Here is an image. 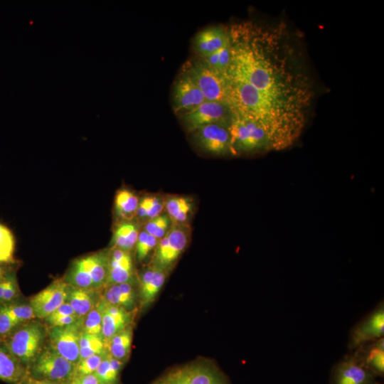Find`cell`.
<instances>
[{"label":"cell","instance_id":"obj_18","mask_svg":"<svg viewBox=\"0 0 384 384\" xmlns=\"http://www.w3.org/2000/svg\"><path fill=\"white\" fill-rule=\"evenodd\" d=\"M169 270L151 264L142 273L139 282V297L142 306L151 304L163 287Z\"/></svg>","mask_w":384,"mask_h":384},{"label":"cell","instance_id":"obj_12","mask_svg":"<svg viewBox=\"0 0 384 384\" xmlns=\"http://www.w3.org/2000/svg\"><path fill=\"white\" fill-rule=\"evenodd\" d=\"M82 320L65 326L53 327L50 333V348L70 362L77 364L80 361L79 338Z\"/></svg>","mask_w":384,"mask_h":384},{"label":"cell","instance_id":"obj_16","mask_svg":"<svg viewBox=\"0 0 384 384\" xmlns=\"http://www.w3.org/2000/svg\"><path fill=\"white\" fill-rule=\"evenodd\" d=\"M230 41L229 28L223 26H208L198 31L193 40L197 57L205 58L217 51Z\"/></svg>","mask_w":384,"mask_h":384},{"label":"cell","instance_id":"obj_10","mask_svg":"<svg viewBox=\"0 0 384 384\" xmlns=\"http://www.w3.org/2000/svg\"><path fill=\"white\" fill-rule=\"evenodd\" d=\"M206 100L194 81L181 70L172 87L171 104L174 113L179 116L188 112Z\"/></svg>","mask_w":384,"mask_h":384},{"label":"cell","instance_id":"obj_39","mask_svg":"<svg viewBox=\"0 0 384 384\" xmlns=\"http://www.w3.org/2000/svg\"><path fill=\"white\" fill-rule=\"evenodd\" d=\"M73 315L75 314L73 308L68 302H65L45 319L51 326L55 321L63 317Z\"/></svg>","mask_w":384,"mask_h":384},{"label":"cell","instance_id":"obj_42","mask_svg":"<svg viewBox=\"0 0 384 384\" xmlns=\"http://www.w3.org/2000/svg\"><path fill=\"white\" fill-rule=\"evenodd\" d=\"M21 384H58L53 382L45 380H41V379H28L23 382Z\"/></svg>","mask_w":384,"mask_h":384},{"label":"cell","instance_id":"obj_34","mask_svg":"<svg viewBox=\"0 0 384 384\" xmlns=\"http://www.w3.org/2000/svg\"><path fill=\"white\" fill-rule=\"evenodd\" d=\"M172 223L167 214L162 213L146 220L143 230L159 240L167 233Z\"/></svg>","mask_w":384,"mask_h":384},{"label":"cell","instance_id":"obj_37","mask_svg":"<svg viewBox=\"0 0 384 384\" xmlns=\"http://www.w3.org/2000/svg\"><path fill=\"white\" fill-rule=\"evenodd\" d=\"M107 353V349L105 352L96 354L88 358L80 360L75 365V376L85 375L93 374L97 369L101 361Z\"/></svg>","mask_w":384,"mask_h":384},{"label":"cell","instance_id":"obj_32","mask_svg":"<svg viewBox=\"0 0 384 384\" xmlns=\"http://www.w3.org/2000/svg\"><path fill=\"white\" fill-rule=\"evenodd\" d=\"M230 41L217 51L205 58L198 57L211 69L220 73L225 74L230 60Z\"/></svg>","mask_w":384,"mask_h":384},{"label":"cell","instance_id":"obj_48","mask_svg":"<svg viewBox=\"0 0 384 384\" xmlns=\"http://www.w3.org/2000/svg\"><path fill=\"white\" fill-rule=\"evenodd\" d=\"M70 383H65V384H70Z\"/></svg>","mask_w":384,"mask_h":384},{"label":"cell","instance_id":"obj_31","mask_svg":"<svg viewBox=\"0 0 384 384\" xmlns=\"http://www.w3.org/2000/svg\"><path fill=\"white\" fill-rule=\"evenodd\" d=\"M164 209V198L155 196H147L139 201L136 217L149 220L162 214Z\"/></svg>","mask_w":384,"mask_h":384},{"label":"cell","instance_id":"obj_23","mask_svg":"<svg viewBox=\"0 0 384 384\" xmlns=\"http://www.w3.org/2000/svg\"><path fill=\"white\" fill-rule=\"evenodd\" d=\"M132 336L131 324L113 336L105 342V348L109 354L123 363L127 361L130 354Z\"/></svg>","mask_w":384,"mask_h":384},{"label":"cell","instance_id":"obj_7","mask_svg":"<svg viewBox=\"0 0 384 384\" xmlns=\"http://www.w3.org/2000/svg\"><path fill=\"white\" fill-rule=\"evenodd\" d=\"M43 338L41 326L31 323L21 327L11 336L8 349L22 365H29L40 353Z\"/></svg>","mask_w":384,"mask_h":384},{"label":"cell","instance_id":"obj_33","mask_svg":"<svg viewBox=\"0 0 384 384\" xmlns=\"http://www.w3.org/2000/svg\"><path fill=\"white\" fill-rule=\"evenodd\" d=\"M15 240L12 232L0 223V264L14 261Z\"/></svg>","mask_w":384,"mask_h":384},{"label":"cell","instance_id":"obj_44","mask_svg":"<svg viewBox=\"0 0 384 384\" xmlns=\"http://www.w3.org/2000/svg\"><path fill=\"white\" fill-rule=\"evenodd\" d=\"M6 274V271L3 267L0 265V281L3 279Z\"/></svg>","mask_w":384,"mask_h":384},{"label":"cell","instance_id":"obj_2","mask_svg":"<svg viewBox=\"0 0 384 384\" xmlns=\"http://www.w3.org/2000/svg\"><path fill=\"white\" fill-rule=\"evenodd\" d=\"M233 156L272 151L264 130L255 122L234 115L229 124Z\"/></svg>","mask_w":384,"mask_h":384},{"label":"cell","instance_id":"obj_28","mask_svg":"<svg viewBox=\"0 0 384 384\" xmlns=\"http://www.w3.org/2000/svg\"><path fill=\"white\" fill-rule=\"evenodd\" d=\"M115 209L122 219L132 220L137 215L139 200L133 192L122 189L115 196Z\"/></svg>","mask_w":384,"mask_h":384},{"label":"cell","instance_id":"obj_36","mask_svg":"<svg viewBox=\"0 0 384 384\" xmlns=\"http://www.w3.org/2000/svg\"><path fill=\"white\" fill-rule=\"evenodd\" d=\"M82 329L84 332L102 337V314L97 304L86 314Z\"/></svg>","mask_w":384,"mask_h":384},{"label":"cell","instance_id":"obj_47","mask_svg":"<svg viewBox=\"0 0 384 384\" xmlns=\"http://www.w3.org/2000/svg\"><path fill=\"white\" fill-rule=\"evenodd\" d=\"M107 384H118V383H107Z\"/></svg>","mask_w":384,"mask_h":384},{"label":"cell","instance_id":"obj_38","mask_svg":"<svg viewBox=\"0 0 384 384\" xmlns=\"http://www.w3.org/2000/svg\"><path fill=\"white\" fill-rule=\"evenodd\" d=\"M132 284L130 282L119 284L120 289V306L127 311H130L133 308L135 301L136 295Z\"/></svg>","mask_w":384,"mask_h":384},{"label":"cell","instance_id":"obj_29","mask_svg":"<svg viewBox=\"0 0 384 384\" xmlns=\"http://www.w3.org/2000/svg\"><path fill=\"white\" fill-rule=\"evenodd\" d=\"M124 363L112 357L107 353L95 372L101 384L117 383L119 373Z\"/></svg>","mask_w":384,"mask_h":384},{"label":"cell","instance_id":"obj_3","mask_svg":"<svg viewBox=\"0 0 384 384\" xmlns=\"http://www.w3.org/2000/svg\"><path fill=\"white\" fill-rule=\"evenodd\" d=\"M181 70L191 77L206 100L228 104V81L225 74L211 69L198 57L187 60Z\"/></svg>","mask_w":384,"mask_h":384},{"label":"cell","instance_id":"obj_45","mask_svg":"<svg viewBox=\"0 0 384 384\" xmlns=\"http://www.w3.org/2000/svg\"><path fill=\"white\" fill-rule=\"evenodd\" d=\"M218 384H228V382L227 381L226 378H225L223 380H222Z\"/></svg>","mask_w":384,"mask_h":384},{"label":"cell","instance_id":"obj_43","mask_svg":"<svg viewBox=\"0 0 384 384\" xmlns=\"http://www.w3.org/2000/svg\"><path fill=\"white\" fill-rule=\"evenodd\" d=\"M6 273L3 277V279L0 281V300H2L6 284Z\"/></svg>","mask_w":384,"mask_h":384},{"label":"cell","instance_id":"obj_19","mask_svg":"<svg viewBox=\"0 0 384 384\" xmlns=\"http://www.w3.org/2000/svg\"><path fill=\"white\" fill-rule=\"evenodd\" d=\"M353 353L359 362L376 376L384 374V338L364 344Z\"/></svg>","mask_w":384,"mask_h":384},{"label":"cell","instance_id":"obj_27","mask_svg":"<svg viewBox=\"0 0 384 384\" xmlns=\"http://www.w3.org/2000/svg\"><path fill=\"white\" fill-rule=\"evenodd\" d=\"M87 258L94 289L105 285L109 270L108 255L98 252L87 255Z\"/></svg>","mask_w":384,"mask_h":384},{"label":"cell","instance_id":"obj_30","mask_svg":"<svg viewBox=\"0 0 384 384\" xmlns=\"http://www.w3.org/2000/svg\"><path fill=\"white\" fill-rule=\"evenodd\" d=\"M80 360L100 354L106 351L105 343L101 336L82 331L79 338Z\"/></svg>","mask_w":384,"mask_h":384},{"label":"cell","instance_id":"obj_21","mask_svg":"<svg viewBox=\"0 0 384 384\" xmlns=\"http://www.w3.org/2000/svg\"><path fill=\"white\" fill-rule=\"evenodd\" d=\"M164 209L172 224L185 225L192 213V200L186 196H169L164 198Z\"/></svg>","mask_w":384,"mask_h":384},{"label":"cell","instance_id":"obj_1","mask_svg":"<svg viewBox=\"0 0 384 384\" xmlns=\"http://www.w3.org/2000/svg\"><path fill=\"white\" fill-rule=\"evenodd\" d=\"M225 73L234 115L257 124L272 151L292 145L308 120L311 82L284 26L245 21L229 28Z\"/></svg>","mask_w":384,"mask_h":384},{"label":"cell","instance_id":"obj_4","mask_svg":"<svg viewBox=\"0 0 384 384\" xmlns=\"http://www.w3.org/2000/svg\"><path fill=\"white\" fill-rule=\"evenodd\" d=\"M191 233L188 224H172L167 233L158 241L151 264L169 270L186 250Z\"/></svg>","mask_w":384,"mask_h":384},{"label":"cell","instance_id":"obj_41","mask_svg":"<svg viewBox=\"0 0 384 384\" xmlns=\"http://www.w3.org/2000/svg\"><path fill=\"white\" fill-rule=\"evenodd\" d=\"M70 384H101L97 376L93 374L75 376Z\"/></svg>","mask_w":384,"mask_h":384},{"label":"cell","instance_id":"obj_5","mask_svg":"<svg viewBox=\"0 0 384 384\" xmlns=\"http://www.w3.org/2000/svg\"><path fill=\"white\" fill-rule=\"evenodd\" d=\"M75 364L70 362L52 348L40 353L32 363L36 379L58 384L70 383L75 376Z\"/></svg>","mask_w":384,"mask_h":384},{"label":"cell","instance_id":"obj_6","mask_svg":"<svg viewBox=\"0 0 384 384\" xmlns=\"http://www.w3.org/2000/svg\"><path fill=\"white\" fill-rule=\"evenodd\" d=\"M233 116V113L228 104L206 100L193 110L178 117L183 129L190 134L211 124H230Z\"/></svg>","mask_w":384,"mask_h":384},{"label":"cell","instance_id":"obj_35","mask_svg":"<svg viewBox=\"0 0 384 384\" xmlns=\"http://www.w3.org/2000/svg\"><path fill=\"white\" fill-rule=\"evenodd\" d=\"M158 241L156 238L148 234L144 230L139 231L135 245L137 260L139 262L143 261L155 249Z\"/></svg>","mask_w":384,"mask_h":384},{"label":"cell","instance_id":"obj_9","mask_svg":"<svg viewBox=\"0 0 384 384\" xmlns=\"http://www.w3.org/2000/svg\"><path fill=\"white\" fill-rule=\"evenodd\" d=\"M190 134L201 151L213 156L232 155L229 124H211L201 127Z\"/></svg>","mask_w":384,"mask_h":384},{"label":"cell","instance_id":"obj_24","mask_svg":"<svg viewBox=\"0 0 384 384\" xmlns=\"http://www.w3.org/2000/svg\"><path fill=\"white\" fill-rule=\"evenodd\" d=\"M24 377L23 365L9 350L0 347V380L11 383H20Z\"/></svg>","mask_w":384,"mask_h":384},{"label":"cell","instance_id":"obj_15","mask_svg":"<svg viewBox=\"0 0 384 384\" xmlns=\"http://www.w3.org/2000/svg\"><path fill=\"white\" fill-rule=\"evenodd\" d=\"M102 314V338L105 342L131 324L132 315L124 308L113 305L102 297L97 302Z\"/></svg>","mask_w":384,"mask_h":384},{"label":"cell","instance_id":"obj_17","mask_svg":"<svg viewBox=\"0 0 384 384\" xmlns=\"http://www.w3.org/2000/svg\"><path fill=\"white\" fill-rule=\"evenodd\" d=\"M109 257V270L106 284L133 282L134 267L129 252L112 247Z\"/></svg>","mask_w":384,"mask_h":384},{"label":"cell","instance_id":"obj_40","mask_svg":"<svg viewBox=\"0 0 384 384\" xmlns=\"http://www.w3.org/2000/svg\"><path fill=\"white\" fill-rule=\"evenodd\" d=\"M6 284L1 301L9 302L14 299L17 292V285L14 276L6 274Z\"/></svg>","mask_w":384,"mask_h":384},{"label":"cell","instance_id":"obj_20","mask_svg":"<svg viewBox=\"0 0 384 384\" xmlns=\"http://www.w3.org/2000/svg\"><path fill=\"white\" fill-rule=\"evenodd\" d=\"M35 317L27 304L6 305L0 307V335L11 332L18 324Z\"/></svg>","mask_w":384,"mask_h":384},{"label":"cell","instance_id":"obj_14","mask_svg":"<svg viewBox=\"0 0 384 384\" xmlns=\"http://www.w3.org/2000/svg\"><path fill=\"white\" fill-rule=\"evenodd\" d=\"M68 284L65 281L56 279L33 296L30 306L35 317L46 319L65 302Z\"/></svg>","mask_w":384,"mask_h":384},{"label":"cell","instance_id":"obj_13","mask_svg":"<svg viewBox=\"0 0 384 384\" xmlns=\"http://www.w3.org/2000/svg\"><path fill=\"white\" fill-rule=\"evenodd\" d=\"M225 378L214 366L195 363L176 369L163 379L169 384H218Z\"/></svg>","mask_w":384,"mask_h":384},{"label":"cell","instance_id":"obj_11","mask_svg":"<svg viewBox=\"0 0 384 384\" xmlns=\"http://www.w3.org/2000/svg\"><path fill=\"white\" fill-rule=\"evenodd\" d=\"M376 378L351 353L334 365L331 373L330 384H378Z\"/></svg>","mask_w":384,"mask_h":384},{"label":"cell","instance_id":"obj_26","mask_svg":"<svg viewBox=\"0 0 384 384\" xmlns=\"http://www.w3.org/2000/svg\"><path fill=\"white\" fill-rule=\"evenodd\" d=\"M139 230L137 225L131 220L119 224L114 230L112 247L130 252L135 246Z\"/></svg>","mask_w":384,"mask_h":384},{"label":"cell","instance_id":"obj_22","mask_svg":"<svg viewBox=\"0 0 384 384\" xmlns=\"http://www.w3.org/2000/svg\"><path fill=\"white\" fill-rule=\"evenodd\" d=\"M94 289H82L68 285L65 302L73 308L75 315L81 319L95 307Z\"/></svg>","mask_w":384,"mask_h":384},{"label":"cell","instance_id":"obj_8","mask_svg":"<svg viewBox=\"0 0 384 384\" xmlns=\"http://www.w3.org/2000/svg\"><path fill=\"white\" fill-rule=\"evenodd\" d=\"M384 334V304L380 302L376 306L362 318L351 329L348 348H357L383 337Z\"/></svg>","mask_w":384,"mask_h":384},{"label":"cell","instance_id":"obj_46","mask_svg":"<svg viewBox=\"0 0 384 384\" xmlns=\"http://www.w3.org/2000/svg\"><path fill=\"white\" fill-rule=\"evenodd\" d=\"M154 384H161V383L160 380H159V381L156 382Z\"/></svg>","mask_w":384,"mask_h":384},{"label":"cell","instance_id":"obj_25","mask_svg":"<svg viewBox=\"0 0 384 384\" xmlns=\"http://www.w3.org/2000/svg\"><path fill=\"white\" fill-rule=\"evenodd\" d=\"M67 284L82 289H94L87 256L77 259L72 264L66 277Z\"/></svg>","mask_w":384,"mask_h":384}]
</instances>
